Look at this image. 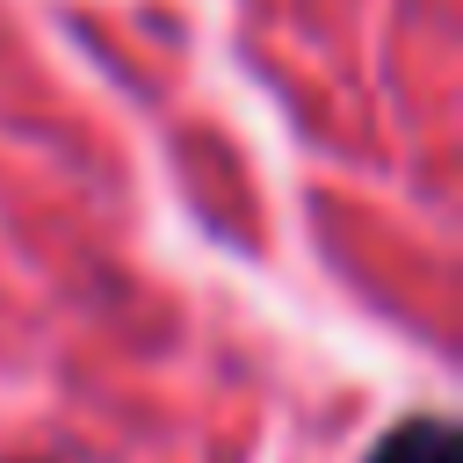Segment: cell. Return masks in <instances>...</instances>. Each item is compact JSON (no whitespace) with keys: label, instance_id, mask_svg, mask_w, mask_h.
Listing matches in <instances>:
<instances>
[{"label":"cell","instance_id":"obj_1","mask_svg":"<svg viewBox=\"0 0 463 463\" xmlns=\"http://www.w3.org/2000/svg\"><path fill=\"white\" fill-rule=\"evenodd\" d=\"M369 463H456V427L441 412H412V420L383 427V441L369 449Z\"/></svg>","mask_w":463,"mask_h":463}]
</instances>
